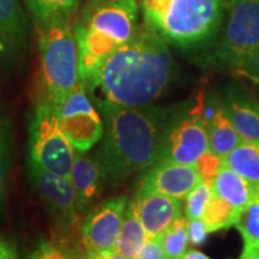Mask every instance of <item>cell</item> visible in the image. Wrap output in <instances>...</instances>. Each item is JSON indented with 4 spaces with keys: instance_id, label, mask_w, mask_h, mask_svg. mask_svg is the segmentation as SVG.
<instances>
[{
    "instance_id": "obj_1",
    "label": "cell",
    "mask_w": 259,
    "mask_h": 259,
    "mask_svg": "<svg viewBox=\"0 0 259 259\" xmlns=\"http://www.w3.org/2000/svg\"><path fill=\"white\" fill-rule=\"evenodd\" d=\"M173 73L168 44L147 25L112 54L101 70L84 84L88 95L126 107L150 105L167 89Z\"/></svg>"
},
{
    "instance_id": "obj_2",
    "label": "cell",
    "mask_w": 259,
    "mask_h": 259,
    "mask_svg": "<svg viewBox=\"0 0 259 259\" xmlns=\"http://www.w3.org/2000/svg\"><path fill=\"white\" fill-rule=\"evenodd\" d=\"M103 121V141L99 151L106 181L119 185L147 170L161 158L164 135L173 109L126 107L93 100Z\"/></svg>"
},
{
    "instance_id": "obj_3",
    "label": "cell",
    "mask_w": 259,
    "mask_h": 259,
    "mask_svg": "<svg viewBox=\"0 0 259 259\" xmlns=\"http://www.w3.org/2000/svg\"><path fill=\"white\" fill-rule=\"evenodd\" d=\"M139 0H109L80 14L73 31L78 47V79L85 84L139 28Z\"/></svg>"
},
{
    "instance_id": "obj_4",
    "label": "cell",
    "mask_w": 259,
    "mask_h": 259,
    "mask_svg": "<svg viewBox=\"0 0 259 259\" xmlns=\"http://www.w3.org/2000/svg\"><path fill=\"white\" fill-rule=\"evenodd\" d=\"M143 24L167 44L191 47L215 34L225 0H139Z\"/></svg>"
},
{
    "instance_id": "obj_5",
    "label": "cell",
    "mask_w": 259,
    "mask_h": 259,
    "mask_svg": "<svg viewBox=\"0 0 259 259\" xmlns=\"http://www.w3.org/2000/svg\"><path fill=\"white\" fill-rule=\"evenodd\" d=\"M73 24L74 22L35 24L44 100L57 108L63 105L78 82V47Z\"/></svg>"
},
{
    "instance_id": "obj_6",
    "label": "cell",
    "mask_w": 259,
    "mask_h": 259,
    "mask_svg": "<svg viewBox=\"0 0 259 259\" xmlns=\"http://www.w3.org/2000/svg\"><path fill=\"white\" fill-rule=\"evenodd\" d=\"M28 162L70 178L73 147L60 127L58 108L42 100L35 107L28 127Z\"/></svg>"
},
{
    "instance_id": "obj_7",
    "label": "cell",
    "mask_w": 259,
    "mask_h": 259,
    "mask_svg": "<svg viewBox=\"0 0 259 259\" xmlns=\"http://www.w3.org/2000/svg\"><path fill=\"white\" fill-rule=\"evenodd\" d=\"M223 36L212 61L235 72L259 47V0H229Z\"/></svg>"
},
{
    "instance_id": "obj_8",
    "label": "cell",
    "mask_w": 259,
    "mask_h": 259,
    "mask_svg": "<svg viewBox=\"0 0 259 259\" xmlns=\"http://www.w3.org/2000/svg\"><path fill=\"white\" fill-rule=\"evenodd\" d=\"M208 150L204 99L200 94L193 103L173 109L164 135L160 161L194 166Z\"/></svg>"
},
{
    "instance_id": "obj_9",
    "label": "cell",
    "mask_w": 259,
    "mask_h": 259,
    "mask_svg": "<svg viewBox=\"0 0 259 259\" xmlns=\"http://www.w3.org/2000/svg\"><path fill=\"white\" fill-rule=\"evenodd\" d=\"M28 174L32 189L50 213L54 228L64 238L70 236L80 216L70 178L52 173L31 162H28Z\"/></svg>"
},
{
    "instance_id": "obj_10",
    "label": "cell",
    "mask_w": 259,
    "mask_h": 259,
    "mask_svg": "<svg viewBox=\"0 0 259 259\" xmlns=\"http://www.w3.org/2000/svg\"><path fill=\"white\" fill-rule=\"evenodd\" d=\"M60 127L71 145L88 151L103 136V121L93 105L82 80L78 79L72 92L58 108Z\"/></svg>"
},
{
    "instance_id": "obj_11",
    "label": "cell",
    "mask_w": 259,
    "mask_h": 259,
    "mask_svg": "<svg viewBox=\"0 0 259 259\" xmlns=\"http://www.w3.org/2000/svg\"><path fill=\"white\" fill-rule=\"evenodd\" d=\"M126 208V196H116L103 200L89 210L80 226V235L85 250H115Z\"/></svg>"
},
{
    "instance_id": "obj_12",
    "label": "cell",
    "mask_w": 259,
    "mask_h": 259,
    "mask_svg": "<svg viewBox=\"0 0 259 259\" xmlns=\"http://www.w3.org/2000/svg\"><path fill=\"white\" fill-rule=\"evenodd\" d=\"M202 181L194 166L160 161L143 171L136 192L161 193L184 199Z\"/></svg>"
},
{
    "instance_id": "obj_13",
    "label": "cell",
    "mask_w": 259,
    "mask_h": 259,
    "mask_svg": "<svg viewBox=\"0 0 259 259\" xmlns=\"http://www.w3.org/2000/svg\"><path fill=\"white\" fill-rule=\"evenodd\" d=\"M148 238H158L180 219L181 199L154 192H136L131 199Z\"/></svg>"
},
{
    "instance_id": "obj_14",
    "label": "cell",
    "mask_w": 259,
    "mask_h": 259,
    "mask_svg": "<svg viewBox=\"0 0 259 259\" xmlns=\"http://www.w3.org/2000/svg\"><path fill=\"white\" fill-rule=\"evenodd\" d=\"M70 179L76 194L77 210L82 215L99 198L106 181L105 169L100 158L74 149Z\"/></svg>"
},
{
    "instance_id": "obj_15",
    "label": "cell",
    "mask_w": 259,
    "mask_h": 259,
    "mask_svg": "<svg viewBox=\"0 0 259 259\" xmlns=\"http://www.w3.org/2000/svg\"><path fill=\"white\" fill-rule=\"evenodd\" d=\"M28 17L19 0H0V57L15 59L28 40Z\"/></svg>"
},
{
    "instance_id": "obj_16",
    "label": "cell",
    "mask_w": 259,
    "mask_h": 259,
    "mask_svg": "<svg viewBox=\"0 0 259 259\" xmlns=\"http://www.w3.org/2000/svg\"><path fill=\"white\" fill-rule=\"evenodd\" d=\"M204 120L208 134L209 149L225 158L242 139L227 116L222 102L212 101L204 106Z\"/></svg>"
},
{
    "instance_id": "obj_17",
    "label": "cell",
    "mask_w": 259,
    "mask_h": 259,
    "mask_svg": "<svg viewBox=\"0 0 259 259\" xmlns=\"http://www.w3.org/2000/svg\"><path fill=\"white\" fill-rule=\"evenodd\" d=\"M227 116L242 141H259V101L241 94H231L222 102Z\"/></svg>"
},
{
    "instance_id": "obj_18",
    "label": "cell",
    "mask_w": 259,
    "mask_h": 259,
    "mask_svg": "<svg viewBox=\"0 0 259 259\" xmlns=\"http://www.w3.org/2000/svg\"><path fill=\"white\" fill-rule=\"evenodd\" d=\"M212 189L215 194L240 209L259 198V184L246 179L226 166L213 179Z\"/></svg>"
},
{
    "instance_id": "obj_19",
    "label": "cell",
    "mask_w": 259,
    "mask_h": 259,
    "mask_svg": "<svg viewBox=\"0 0 259 259\" xmlns=\"http://www.w3.org/2000/svg\"><path fill=\"white\" fill-rule=\"evenodd\" d=\"M148 241V234L145 232L141 220L132 202L127 204L124 222H122L118 240H116L115 251L126 259H136Z\"/></svg>"
},
{
    "instance_id": "obj_20",
    "label": "cell",
    "mask_w": 259,
    "mask_h": 259,
    "mask_svg": "<svg viewBox=\"0 0 259 259\" xmlns=\"http://www.w3.org/2000/svg\"><path fill=\"white\" fill-rule=\"evenodd\" d=\"M82 0H25L35 24L73 22Z\"/></svg>"
},
{
    "instance_id": "obj_21",
    "label": "cell",
    "mask_w": 259,
    "mask_h": 259,
    "mask_svg": "<svg viewBox=\"0 0 259 259\" xmlns=\"http://www.w3.org/2000/svg\"><path fill=\"white\" fill-rule=\"evenodd\" d=\"M225 166L259 184V141H242L223 158Z\"/></svg>"
},
{
    "instance_id": "obj_22",
    "label": "cell",
    "mask_w": 259,
    "mask_h": 259,
    "mask_svg": "<svg viewBox=\"0 0 259 259\" xmlns=\"http://www.w3.org/2000/svg\"><path fill=\"white\" fill-rule=\"evenodd\" d=\"M244 209L236 208L222 197L213 193L211 199L206 205L202 220L205 223L206 229L210 233H215L222 229H228L234 227L240 218Z\"/></svg>"
},
{
    "instance_id": "obj_23",
    "label": "cell",
    "mask_w": 259,
    "mask_h": 259,
    "mask_svg": "<svg viewBox=\"0 0 259 259\" xmlns=\"http://www.w3.org/2000/svg\"><path fill=\"white\" fill-rule=\"evenodd\" d=\"M234 227L244 242L240 258L259 252V198L244 208Z\"/></svg>"
},
{
    "instance_id": "obj_24",
    "label": "cell",
    "mask_w": 259,
    "mask_h": 259,
    "mask_svg": "<svg viewBox=\"0 0 259 259\" xmlns=\"http://www.w3.org/2000/svg\"><path fill=\"white\" fill-rule=\"evenodd\" d=\"M12 139L14 132L11 119L4 111H0V212L4 204L6 183L11 167Z\"/></svg>"
},
{
    "instance_id": "obj_25",
    "label": "cell",
    "mask_w": 259,
    "mask_h": 259,
    "mask_svg": "<svg viewBox=\"0 0 259 259\" xmlns=\"http://www.w3.org/2000/svg\"><path fill=\"white\" fill-rule=\"evenodd\" d=\"M189 220L181 216L161 235V244L167 259H180L189 246Z\"/></svg>"
},
{
    "instance_id": "obj_26",
    "label": "cell",
    "mask_w": 259,
    "mask_h": 259,
    "mask_svg": "<svg viewBox=\"0 0 259 259\" xmlns=\"http://www.w3.org/2000/svg\"><path fill=\"white\" fill-rule=\"evenodd\" d=\"M213 193L215 192H213L211 184L205 183V181H202V183L198 184L186 196L185 218L189 221L202 219L206 205H208L209 200L211 199Z\"/></svg>"
},
{
    "instance_id": "obj_27",
    "label": "cell",
    "mask_w": 259,
    "mask_h": 259,
    "mask_svg": "<svg viewBox=\"0 0 259 259\" xmlns=\"http://www.w3.org/2000/svg\"><path fill=\"white\" fill-rule=\"evenodd\" d=\"M223 166H225L223 158L220 157L219 155L213 154L210 149L205 154H203L199 157V160L196 162V164H194V167H196L203 181L211 184V185L213 179L218 176L219 171L222 169Z\"/></svg>"
},
{
    "instance_id": "obj_28",
    "label": "cell",
    "mask_w": 259,
    "mask_h": 259,
    "mask_svg": "<svg viewBox=\"0 0 259 259\" xmlns=\"http://www.w3.org/2000/svg\"><path fill=\"white\" fill-rule=\"evenodd\" d=\"M29 259H66V252L53 242L42 241Z\"/></svg>"
},
{
    "instance_id": "obj_29",
    "label": "cell",
    "mask_w": 259,
    "mask_h": 259,
    "mask_svg": "<svg viewBox=\"0 0 259 259\" xmlns=\"http://www.w3.org/2000/svg\"><path fill=\"white\" fill-rule=\"evenodd\" d=\"M234 73L247 77L248 79L259 83V47Z\"/></svg>"
},
{
    "instance_id": "obj_30",
    "label": "cell",
    "mask_w": 259,
    "mask_h": 259,
    "mask_svg": "<svg viewBox=\"0 0 259 259\" xmlns=\"http://www.w3.org/2000/svg\"><path fill=\"white\" fill-rule=\"evenodd\" d=\"M136 259H167L161 244V236L148 238V241Z\"/></svg>"
},
{
    "instance_id": "obj_31",
    "label": "cell",
    "mask_w": 259,
    "mask_h": 259,
    "mask_svg": "<svg viewBox=\"0 0 259 259\" xmlns=\"http://www.w3.org/2000/svg\"><path fill=\"white\" fill-rule=\"evenodd\" d=\"M189 238H190V242L192 245L199 246L202 245L204 241L206 240L208 238L209 232L206 229L205 223L202 219L198 220H193V221H189Z\"/></svg>"
},
{
    "instance_id": "obj_32",
    "label": "cell",
    "mask_w": 259,
    "mask_h": 259,
    "mask_svg": "<svg viewBox=\"0 0 259 259\" xmlns=\"http://www.w3.org/2000/svg\"><path fill=\"white\" fill-rule=\"evenodd\" d=\"M0 259H18L15 245L5 238H0Z\"/></svg>"
},
{
    "instance_id": "obj_33",
    "label": "cell",
    "mask_w": 259,
    "mask_h": 259,
    "mask_svg": "<svg viewBox=\"0 0 259 259\" xmlns=\"http://www.w3.org/2000/svg\"><path fill=\"white\" fill-rule=\"evenodd\" d=\"M84 259H126L124 255L118 253L115 250L112 251H89L87 250Z\"/></svg>"
},
{
    "instance_id": "obj_34",
    "label": "cell",
    "mask_w": 259,
    "mask_h": 259,
    "mask_svg": "<svg viewBox=\"0 0 259 259\" xmlns=\"http://www.w3.org/2000/svg\"><path fill=\"white\" fill-rule=\"evenodd\" d=\"M107 2H109V0H87L85 4L83 5V9L80 10V14H85V12L92 11V10L97 8V6L105 4Z\"/></svg>"
},
{
    "instance_id": "obj_35",
    "label": "cell",
    "mask_w": 259,
    "mask_h": 259,
    "mask_svg": "<svg viewBox=\"0 0 259 259\" xmlns=\"http://www.w3.org/2000/svg\"><path fill=\"white\" fill-rule=\"evenodd\" d=\"M180 259H211L198 250H187Z\"/></svg>"
},
{
    "instance_id": "obj_36",
    "label": "cell",
    "mask_w": 259,
    "mask_h": 259,
    "mask_svg": "<svg viewBox=\"0 0 259 259\" xmlns=\"http://www.w3.org/2000/svg\"><path fill=\"white\" fill-rule=\"evenodd\" d=\"M66 259H79L77 257V254L74 253V251H67L66 252Z\"/></svg>"
},
{
    "instance_id": "obj_37",
    "label": "cell",
    "mask_w": 259,
    "mask_h": 259,
    "mask_svg": "<svg viewBox=\"0 0 259 259\" xmlns=\"http://www.w3.org/2000/svg\"><path fill=\"white\" fill-rule=\"evenodd\" d=\"M240 259H259V252H255V253H252L250 255H247V257Z\"/></svg>"
},
{
    "instance_id": "obj_38",
    "label": "cell",
    "mask_w": 259,
    "mask_h": 259,
    "mask_svg": "<svg viewBox=\"0 0 259 259\" xmlns=\"http://www.w3.org/2000/svg\"><path fill=\"white\" fill-rule=\"evenodd\" d=\"M225 2H226V0H225Z\"/></svg>"
}]
</instances>
